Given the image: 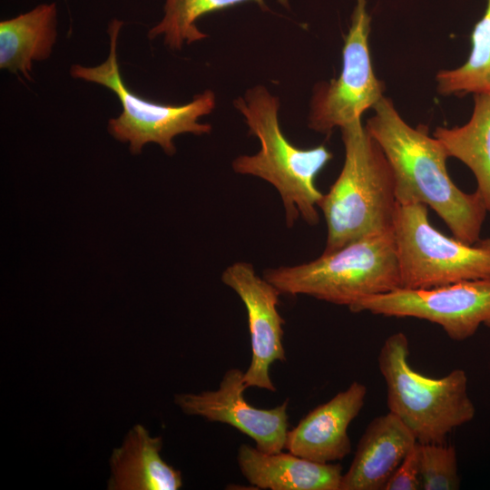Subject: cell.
Wrapping results in <instances>:
<instances>
[{
    "label": "cell",
    "mask_w": 490,
    "mask_h": 490,
    "mask_svg": "<svg viewBox=\"0 0 490 490\" xmlns=\"http://www.w3.org/2000/svg\"><path fill=\"white\" fill-rule=\"evenodd\" d=\"M370 15L367 0H356L342 50L338 78L316 84L309 103V127L329 135L334 129L361 119L384 96V83L374 74L369 51Z\"/></svg>",
    "instance_id": "8"
},
{
    "label": "cell",
    "mask_w": 490,
    "mask_h": 490,
    "mask_svg": "<svg viewBox=\"0 0 490 490\" xmlns=\"http://www.w3.org/2000/svg\"><path fill=\"white\" fill-rule=\"evenodd\" d=\"M408 357L403 332L390 335L380 348L377 365L387 386V407L417 443H446L449 434L475 414L466 373L457 368L438 378L427 377L410 366Z\"/></svg>",
    "instance_id": "5"
},
{
    "label": "cell",
    "mask_w": 490,
    "mask_h": 490,
    "mask_svg": "<svg viewBox=\"0 0 490 490\" xmlns=\"http://www.w3.org/2000/svg\"><path fill=\"white\" fill-rule=\"evenodd\" d=\"M262 276L281 294L307 295L348 308L362 299L401 288L392 228L309 262L268 269Z\"/></svg>",
    "instance_id": "4"
},
{
    "label": "cell",
    "mask_w": 490,
    "mask_h": 490,
    "mask_svg": "<svg viewBox=\"0 0 490 490\" xmlns=\"http://www.w3.org/2000/svg\"><path fill=\"white\" fill-rule=\"evenodd\" d=\"M233 105L243 115L250 134L260 143L256 153L233 160L234 172L262 179L278 191L287 226L294 225L299 218L309 225L318 224L317 208L323 193L315 179L332 159V153L323 144L309 149L292 144L279 125V100L263 85L247 90Z\"/></svg>",
    "instance_id": "2"
},
{
    "label": "cell",
    "mask_w": 490,
    "mask_h": 490,
    "mask_svg": "<svg viewBox=\"0 0 490 490\" xmlns=\"http://www.w3.org/2000/svg\"><path fill=\"white\" fill-rule=\"evenodd\" d=\"M423 490L459 489L456 451L447 443H417Z\"/></svg>",
    "instance_id": "20"
},
{
    "label": "cell",
    "mask_w": 490,
    "mask_h": 490,
    "mask_svg": "<svg viewBox=\"0 0 490 490\" xmlns=\"http://www.w3.org/2000/svg\"><path fill=\"white\" fill-rule=\"evenodd\" d=\"M246 389L244 371L230 368L218 389L177 394L174 401L186 415L233 426L252 438L256 447L263 452L282 451L289 431V399L273 408L261 409L247 402Z\"/></svg>",
    "instance_id": "10"
},
{
    "label": "cell",
    "mask_w": 490,
    "mask_h": 490,
    "mask_svg": "<svg viewBox=\"0 0 490 490\" xmlns=\"http://www.w3.org/2000/svg\"><path fill=\"white\" fill-rule=\"evenodd\" d=\"M340 130L345 148L343 167L318 202L328 230L323 253L391 229L397 206L392 167L361 119Z\"/></svg>",
    "instance_id": "3"
},
{
    "label": "cell",
    "mask_w": 490,
    "mask_h": 490,
    "mask_svg": "<svg viewBox=\"0 0 490 490\" xmlns=\"http://www.w3.org/2000/svg\"><path fill=\"white\" fill-rule=\"evenodd\" d=\"M254 1L262 10H268L264 0H164L163 16L148 32V37L154 39L163 36L165 44L178 50L183 44L201 41L208 35L197 27V20L201 16L226 8ZM289 7V0H278Z\"/></svg>",
    "instance_id": "18"
},
{
    "label": "cell",
    "mask_w": 490,
    "mask_h": 490,
    "mask_svg": "<svg viewBox=\"0 0 490 490\" xmlns=\"http://www.w3.org/2000/svg\"><path fill=\"white\" fill-rule=\"evenodd\" d=\"M373 110L365 126L392 167L397 202L430 207L456 239L476 244L487 210L477 192H464L453 182L441 142L428 134L426 126L407 124L385 96Z\"/></svg>",
    "instance_id": "1"
},
{
    "label": "cell",
    "mask_w": 490,
    "mask_h": 490,
    "mask_svg": "<svg viewBox=\"0 0 490 490\" xmlns=\"http://www.w3.org/2000/svg\"><path fill=\"white\" fill-rule=\"evenodd\" d=\"M392 229L401 288L430 289L490 278V251L438 231L425 204L397 202Z\"/></svg>",
    "instance_id": "7"
},
{
    "label": "cell",
    "mask_w": 490,
    "mask_h": 490,
    "mask_svg": "<svg viewBox=\"0 0 490 490\" xmlns=\"http://www.w3.org/2000/svg\"><path fill=\"white\" fill-rule=\"evenodd\" d=\"M475 245L490 251V237L486 239H480V240Z\"/></svg>",
    "instance_id": "22"
},
{
    "label": "cell",
    "mask_w": 490,
    "mask_h": 490,
    "mask_svg": "<svg viewBox=\"0 0 490 490\" xmlns=\"http://www.w3.org/2000/svg\"><path fill=\"white\" fill-rule=\"evenodd\" d=\"M366 396V386L352 382L289 429L285 449L318 463L343 459L351 452L348 426L363 408Z\"/></svg>",
    "instance_id": "12"
},
{
    "label": "cell",
    "mask_w": 490,
    "mask_h": 490,
    "mask_svg": "<svg viewBox=\"0 0 490 490\" xmlns=\"http://www.w3.org/2000/svg\"><path fill=\"white\" fill-rule=\"evenodd\" d=\"M437 92L444 95L490 92V0L471 34V50L466 63L441 70L436 77Z\"/></svg>",
    "instance_id": "19"
},
{
    "label": "cell",
    "mask_w": 490,
    "mask_h": 490,
    "mask_svg": "<svg viewBox=\"0 0 490 490\" xmlns=\"http://www.w3.org/2000/svg\"><path fill=\"white\" fill-rule=\"evenodd\" d=\"M221 281L241 299L248 316L251 359L244 371V383L275 392L270 367L275 361L286 360L283 346V318L278 310L281 293L263 276H259L252 264L236 261L221 274Z\"/></svg>",
    "instance_id": "11"
},
{
    "label": "cell",
    "mask_w": 490,
    "mask_h": 490,
    "mask_svg": "<svg viewBox=\"0 0 490 490\" xmlns=\"http://www.w3.org/2000/svg\"><path fill=\"white\" fill-rule=\"evenodd\" d=\"M350 311L416 318L439 325L455 341L466 340L481 326L490 328V278L430 289H397L362 299Z\"/></svg>",
    "instance_id": "9"
},
{
    "label": "cell",
    "mask_w": 490,
    "mask_h": 490,
    "mask_svg": "<svg viewBox=\"0 0 490 490\" xmlns=\"http://www.w3.org/2000/svg\"><path fill=\"white\" fill-rule=\"evenodd\" d=\"M57 38V5L40 4L0 22V68L31 80L34 62L49 58Z\"/></svg>",
    "instance_id": "16"
},
{
    "label": "cell",
    "mask_w": 490,
    "mask_h": 490,
    "mask_svg": "<svg viewBox=\"0 0 490 490\" xmlns=\"http://www.w3.org/2000/svg\"><path fill=\"white\" fill-rule=\"evenodd\" d=\"M416 443L409 428L390 411L375 417L358 441L339 490H385Z\"/></svg>",
    "instance_id": "13"
},
{
    "label": "cell",
    "mask_w": 490,
    "mask_h": 490,
    "mask_svg": "<svg viewBox=\"0 0 490 490\" xmlns=\"http://www.w3.org/2000/svg\"><path fill=\"white\" fill-rule=\"evenodd\" d=\"M162 436H152L143 426H134L122 445L112 454L108 489H180L182 485L181 474L162 458Z\"/></svg>",
    "instance_id": "15"
},
{
    "label": "cell",
    "mask_w": 490,
    "mask_h": 490,
    "mask_svg": "<svg viewBox=\"0 0 490 490\" xmlns=\"http://www.w3.org/2000/svg\"><path fill=\"white\" fill-rule=\"evenodd\" d=\"M469 121L453 128L437 127L433 136L444 146L448 157L465 163L474 173L481 197L490 212V92L474 94Z\"/></svg>",
    "instance_id": "17"
},
{
    "label": "cell",
    "mask_w": 490,
    "mask_h": 490,
    "mask_svg": "<svg viewBox=\"0 0 490 490\" xmlns=\"http://www.w3.org/2000/svg\"><path fill=\"white\" fill-rule=\"evenodd\" d=\"M237 463L247 481L260 489L339 490L342 466L318 463L290 452L266 453L241 444Z\"/></svg>",
    "instance_id": "14"
},
{
    "label": "cell",
    "mask_w": 490,
    "mask_h": 490,
    "mask_svg": "<svg viewBox=\"0 0 490 490\" xmlns=\"http://www.w3.org/2000/svg\"><path fill=\"white\" fill-rule=\"evenodd\" d=\"M122 22L113 18L108 26L110 51L107 59L96 66L74 64L70 74L75 79L103 85L111 90L120 101L122 110L118 117L110 119L111 135L128 142L130 151L140 153L147 143L159 144L169 155L176 149L173 140L182 133L203 135L210 133L211 125L199 119L210 114L216 105L215 94L206 90L184 104L158 103L136 94L122 80L117 59V42Z\"/></svg>",
    "instance_id": "6"
},
{
    "label": "cell",
    "mask_w": 490,
    "mask_h": 490,
    "mask_svg": "<svg viewBox=\"0 0 490 490\" xmlns=\"http://www.w3.org/2000/svg\"><path fill=\"white\" fill-rule=\"evenodd\" d=\"M421 486L417 443L387 481L385 490H419Z\"/></svg>",
    "instance_id": "21"
}]
</instances>
